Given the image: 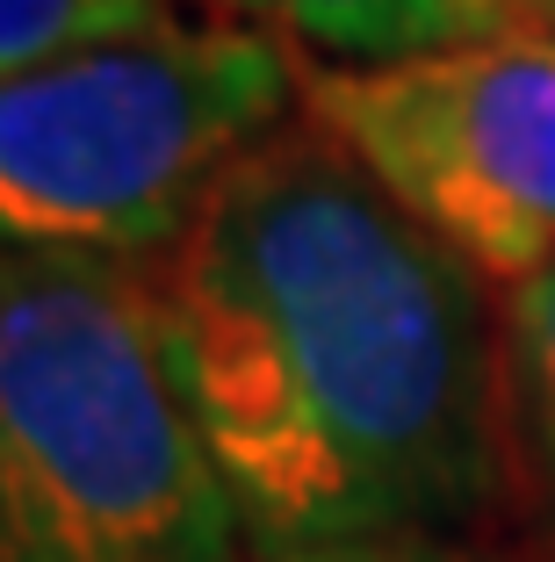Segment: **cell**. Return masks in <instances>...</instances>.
Wrapping results in <instances>:
<instances>
[{"label": "cell", "instance_id": "6da1fadb", "mask_svg": "<svg viewBox=\"0 0 555 562\" xmlns=\"http://www.w3.org/2000/svg\"><path fill=\"white\" fill-rule=\"evenodd\" d=\"M145 289L260 562L484 533L512 491L506 296L303 101L210 181Z\"/></svg>", "mask_w": 555, "mask_h": 562}, {"label": "cell", "instance_id": "7a4b0ae2", "mask_svg": "<svg viewBox=\"0 0 555 562\" xmlns=\"http://www.w3.org/2000/svg\"><path fill=\"white\" fill-rule=\"evenodd\" d=\"M0 562H260L145 267L0 246Z\"/></svg>", "mask_w": 555, "mask_h": 562}, {"label": "cell", "instance_id": "3957f363", "mask_svg": "<svg viewBox=\"0 0 555 562\" xmlns=\"http://www.w3.org/2000/svg\"><path fill=\"white\" fill-rule=\"evenodd\" d=\"M296 116V50L253 22H166L0 66V246L145 267L210 181Z\"/></svg>", "mask_w": 555, "mask_h": 562}, {"label": "cell", "instance_id": "277c9868", "mask_svg": "<svg viewBox=\"0 0 555 562\" xmlns=\"http://www.w3.org/2000/svg\"><path fill=\"white\" fill-rule=\"evenodd\" d=\"M296 50V44H289ZM296 101L318 116L397 210L506 296L555 267V30L340 66L296 50Z\"/></svg>", "mask_w": 555, "mask_h": 562}, {"label": "cell", "instance_id": "5b68a950", "mask_svg": "<svg viewBox=\"0 0 555 562\" xmlns=\"http://www.w3.org/2000/svg\"><path fill=\"white\" fill-rule=\"evenodd\" d=\"M224 8L311 58H340V66L411 58V50L469 44V36H498L520 22L506 0H224Z\"/></svg>", "mask_w": 555, "mask_h": 562}, {"label": "cell", "instance_id": "8992f818", "mask_svg": "<svg viewBox=\"0 0 555 562\" xmlns=\"http://www.w3.org/2000/svg\"><path fill=\"white\" fill-rule=\"evenodd\" d=\"M506 404H512V483L555 562V267L506 289Z\"/></svg>", "mask_w": 555, "mask_h": 562}, {"label": "cell", "instance_id": "52a82bcc", "mask_svg": "<svg viewBox=\"0 0 555 562\" xmlns=\"http://www.w3.org/2000/svg\"><path fill=\"white\" fill-rule=\"evenodd\" d=\"M188 22L180 0H0V66L8 58H44L95 36H137Z\"/></svg>", "mask_w": 555, "mask_h": 562}, {"label": "cell", "instance_id": "ba28073f", "mask_svg": "<svg viewBox=\"0 0 555 562\" xmlns=\"http://www.w3.org/2000/svg\"><path fill=\"white\" fill-rule=\"evenodd\" d=\"M281 562H520L490 548L484 533H376V541H332V548H296Z\"/></svg>", "mask_w": 555, "mask_h": 562}, {"label": "cell", "instance_id": "9c48e42d", "mask_svg": "<svg viewBox=\"0 0 555 562\" xmlns=\"http://www.w3.org/2000/svg\"><path fill=\"white\" fill-rule=\"evenodd\" d=\"M506 8L520 22H548V30H555V0H506Z\"/></svg>", "mask_w": 555, "mask_h": 562}]
</instances>
